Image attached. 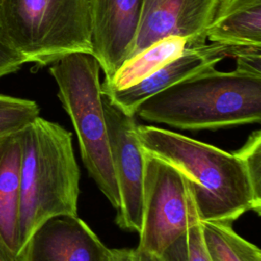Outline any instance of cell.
Wrapping results in <instances>:
<instances>
[{"label":"cell","instance_id":"obj_1","mask_svg":"<svg viewBox=\"0 0 261 261\" xmlns=\"http://www.w3.org/2000/svg\"><path fill=\"white\" fill-rule=\"evenodd\" d=\"M143 150L178 170L187 181L200 221L232 224L256 209L241 159L233 153L153 125H139Z\"/></svg>","mask_w":261,"mask_h":261},{"label":"cell","instance_id":"obj_2","mask_svg":"<svg viewBox=\"0 0 261 261\" xmlns=\"http://www.w3.org/2000/svg\"><path fill=\"white\" fill-rule=\"evenodd\" d=\"M135 115L186 130L259 123L261 74L211 65L149 97Z\"/></svg>","mask_w":261,"mask_h":261},{"label":"cell","instance_id":"obj_3","mask_svg":"<svg viewBox=\"0 0 261 261\" xmlns=\"http://www.w3.org/2000/svg\"><path fill=\"white\" fill-rule=\"evenodd\" d=\"M20 139L19 252L49 218L77 215L81 180L69 130L38 116L20 130Z\"/></svg>","mask_w":261,"mask_h":261},{"label":"cell","instance_id":"obj_4","mask_svg":"<svg viewBox=\"0 0 261 261\" xmlns=\"http://www.w3.org/2000/svg\"><path fill=\"white\" fill-rule=\"evenodd\" d=\"M0 22L10 45L36 67L74 52L92 54L91 0H0Z\"/></svg>","mask_w":261,"mask_h":261},{"label":"cell","instance_id":"obj_5","mask_svg":"<svg viewBox=\"0 0 261 261\" xmlns=\"http://www.w3.org/2000/svg\"><path fill=\"white\" fill-rule=\"evenodd\" d=\"M49 67L58 87V98L73 125L80 153L88 174L113 208L119 206L111 164L102 101L100 65L88 53L74 52Z\"/></svg>","mask_w":261,"mask_h":261},{"label":"cell","instance_id":"obj_6","mask_svg":"<svg viewBox=\"0 0 261 261\" xmlns=\"http://www.w3.org/2000/svg\"><path fill=\"white\" fill-rule=\"evenodd\" d=\"M198 221L181 173L166 161L145 152L143 210L137 251L161 256Z\"/></svg>","mask_w":261,"mask_h":261},{"label":"cell","instance_id":"obj_7","mask_svg":"<svg viewBox=\"0 0 261 261\" xmlns=\"http://www.w3.org/2000/svg\"><path fill=\"white\" fill-rule=\"evenodd\" d=\"M102 101L119 196L115 223L123 230L139 232L143 210L145 152L138 138V123L135 115L126 114L103 93Z\"/></svg>","mask_w":261,"mask_h":261},{"label":"cell","instance_id":"obj_8","mask_svg":"<svg viewBox=\"0 0 261 261\" xmlns=\"http://www.w3.org/2000/svg\"><path fill=\"white\" fill-rule=\"evenodd\" d=\"M219 0H144L142 18L130 57L158 40L178 36L188 48L206 45V32Z\"/></svg>","mask_w":261,"mask_h":261},{"label":"cell","instance_id":"obj_9","mask_svg":"<svg viewBox=\"0 0 261 261\" xmlns=\"http://www.w3.org/2000/svg\"><path fill=\"white\" fill-rule=\"evenodd\" d=\"M144 0H91L92 55L109 82L129 58Z\"/></svg>","mask_w":261,"mask_h":261},{"label":"cell","instance_id":"obj_10","mask_svg":"<svg viewBox=\"0 0 261 261\" xmlns=\"http://www.w3.org/2000/svg\"><path fill=\"white\" fill-rule=\"evenodd\" d=\"M107 248L77 215L43 222L21 248L16 261H107Z\"/></svg>","mask_w":261,"mask_h":261},{"label":"cell","instance_id":"obj_11","mask_svg":"<svg viewBox=\"0 0 261 261\" xmlns=\"http://www.w3.org/2000/svg\"><path fill=\"white\" fill-rule=\"evenodd\" d=\"M239 48L218 43L187 48L180 56L171 60L139 83L124 89L101 90V92L107 95L126 114L135 115L138 107L149 97L208 66L216 65L225 57H233Z\"/></svg>","mask_w":261,"mask_h":261},{"label":"cell","instance_id":"obj_12","mask_svg":"<svg viewBox=\"0 0 261 261\" xmlns=\"http://www.w3.org/2000/svg\"><path fill=\"white\" fill-rule=\"evenodd\" d=\"M20 160V132L0 138V259L3 261H16L19 253Z\"/></svg>","mask_w":261,"mask_h":261},{"label":"cell","instance_id":"obj_13","mask_svg":"<svg viewBox=\"0 0 261 261\" xmlns=\"http://www.w3.org/2000/svg\"><path fill=\"white\" fill-rule=\"evenodd\" d=\"M206 36L212 43L261 48V0H219Z\"/></svg>","mask_w":261,"mask_h":261},{"label":"cell","instance_id":"obj_14","mask_svg":"<svg viewBox=\"0 0 261 261\" xmlns=\"http://www.w3.org/2000/svg\"><path fill=\"white\" fill-rule=\"evenodd\" d=\"M187 48L188 41L178 36L158 40L128 58L109 82L101 84V90H119L133 86L180 56Z\"/></svg>","mask_w":261,"mask_h":261},{"label":"cell","instance_id":"obj_15","mask_svg":"<svg viewBox=\"0 0 261 261\" xmlns=\"http://www.w3.org/2000/svg\"><path fill=\"white\" fill-rule=\"evenodd\" d=\"M200 226L210 261H261L260 249L238 234L232 224L200 221Z\"/></svg>","mask_w":261,"mask_h":261},{"label":"cell","instance_id":"obj_16","mask_svg":"<svg viewBox=\"0 0 261 261\" xmlns=\"http://www.w3.org/2000/svg\"><path fill=\"white\" fill-rule=\"evenodd\" d=\"M38 116L35 101L0 94V138L20 132Z\"/></svg>","mask_w":261,"mask_h":261},{"label":"cell","instance_id":"obj_17","mask_svg":"<svg viewBox=\"0 0 261 261\" xmlns=\"http://www.w3.org/2000/svg\"><path fill=\"white\" fill-rule=\"evenodd\" d=\"M161 258L163 261H210L203 243L200 221L192 224L168 246Z\"/></svg>","mask_w":261,"mask_h":261},{"label":"cell","instance_id":"obj_18","mask_svg":"<svg viewBox=\"0 0 261 261\" xmlns=\"http://www.w3.org/2000/svg\"><path fill=\"white\" fill-rule=\"evenodd\" d=\"M244 164L248 175L256 209L261 214V132L254 130L244 145L234 152Z\"/></svg>","mask_w":261,"mask_h":261},{"label":"cell","instance_id":"obj_19","mask_svg":"<svg viewBox=\"0 0 261 261\" xmlns=\"http://www.w3.org/2000/svg\"><path fill=\"white\" fill-rule=\"evenodd\" d=\"M24 63L23 58L6 39L0 22V79L17 71Z\"/></svg>","mask_w":261,"mask_h":261},{"label":"cell","instance_id":"obj_20","mask_svg":"<svg viewBox=\"0 0 261 261\" xmlns=\"http://www.w3.org/2000/svg\"><path fill=\"white\" fill-rule=\"evenodd\" d=\"M107 261H139V255L136 249H110Z\"/></svg>","mask_w":261,"mask_h":261},{"label":"cell","instance_id":"obj_21","mask_svg":"<svg viewBox=\"0 0 261 261\" xmlns=\"http://www.w3.org/2000/svg\"><path fill=\"white\" fill-rule=\"evenodd\" d=\"M137 250V249H136ZM138 252L139 255V261H163L161 256L149 254V253H143V252Z\"/></svg>","mask_w":261,"mask_h":261}]
</instances>
